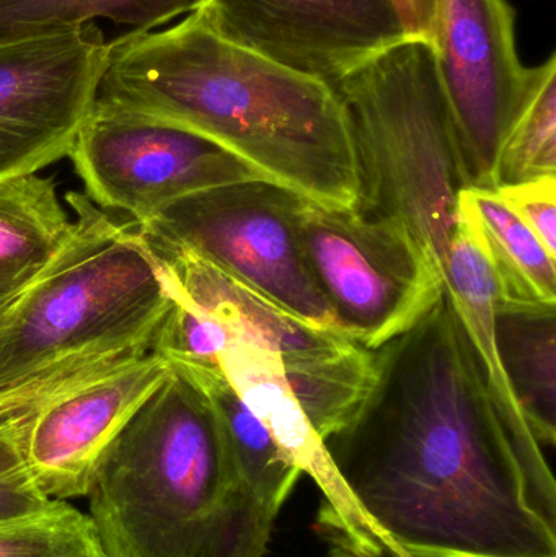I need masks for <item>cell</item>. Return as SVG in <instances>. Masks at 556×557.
I'll return each mask as SVG.
<instances>
[{
  "label": "cell",
  "mask_w": 556,
  "mask_h": 557,
  "mask_svg": "<svg viewBox=\"0 0 556 557\" xmlns=\"http://www.w3.org/2000/svg\"><path fill=\"white\" fill-rule=\"evenodd\" d=\"M74 231L52 176L0 180V305L41 276Z\"/></svg>",
  "instance_id": "cell-16"
},
{
  "label": "cell",
  "mask_w": 556,
  "mask_h": 557,
  "mask_svg": "<svg viewBox=\"0 0 556 557\" xmlns=\"http://www.w3.org/2000/svg\"><path fill=\"white\" fill-rule=\"evenodd\" d=\"M219 367L245 405L323 494L319 522L339 557H381L385 552L346 494L325 442L294 398L280 357L250 343L228 347Z\"/></svg>",
  "instance_id": "cell-13"
},
{
  "label": "cell",
  "mask_w": 556,
  "mask_h": 557,
  "mask_svg": "<svg viewBox=\"0 0 556 557\" xmlns=\"http://www.w3.org/2000/svg\"><path fill=\"white\" fill-rule=\"evenodd\" d=\"M302 201L276 183L251 180L185 196L136 227L193 251L296 317L339 331L300 240Z\"/></svg>",
  "instance_id": "cell-7"
},
{
  "label": "cell",
  "mask_w": 556,
  "mask_h": 557,
  "mask_svg": "<svg viewBox=\"0 0 556 557\" xmlns=\"http://www.w3.org/2000/svg\"><path fill=\"white\" fill-rule=\"evenodd\" d=\"M85 497L107 557H264L277 517L242 478L202 389L173 367Z\"/></svg>",
  "instance_id": "cell-3"
},
{
  "label": "cell",
  "mask_w": 556,
  "mask_h": 557,
  "mask_svg": "<svg viewBox=\"0 0 556 557\" xmlns=\"http://www.w3.org/2000/svg\"><path fill=\"white\" fill-rule=\"evenodd\" d=\"M69 159L97 208L127 212L136 225L185 196L267 180L208 137L97 101Z\"/></svg>",
  "instance_id": "cell-8"
},
{
  "label": "cell",
  "mask_w": 556,
  "mask_h": 557,
  "mask_svg": "<svg viewBox=\"0 0 556 557\" xmlns=\"http://www.w3.org/2000/svg\"><path fill=\"white\" fill-rule=\"evenodd\" d=\"M95 101L208 137L323 208L358 205L355 146L335 88L227 41L199 10L108 42Z\"/></svg>",
  "instance_id": "cell-2"
},
{
  "label": "cell",
  "mask_w": 556,
  "mask_h": 557,
  "mask_svg": "<svg viewBox=\"0 0 556 557\" xmlns=\"http://www.w3.org/2000/svg\"><path fill=\"white\" fill-rule=\"evenodd\" d=\"M205 393L214 409L232 458L245 483L274 513L299 481L300 468L277 444L267 425L251 412L219 366L169 363Z\"/></svg>",
  "instance_id": "cell-17"
},
{
  "label": "cell",
  "mask_w": 556,
  "mask_h": 557,
  "mask_svg": "<svg viewBox=\"0 0 556 557\" xmlns=\"http://www.w3.org/2000/svg\"><path fill=\"white\" fill-rule=\"evenodd\" d=\"M374 388L330 461L395 557H556V483L496 408L447 288L374 350Z\"/></svg>",
  "instance_id": "cell-1"
},
{
  "label": "cell",
  "mask_w": 556,
  "mask_h": 557,
  "mask_svg": "<svg viewBox=\"0 0 556 557\" xmlns=\"http://www.w3.org/2000/svg\"><path fill=\"white\" fill-rule=\"evenodd\" d=\"M156 352L95 373L22 418V447L39 490L54 500L87 496L95 467L169 373Z\"/></svg>",
  "instance_id": "cell-12"
},
{
  "label": "cell",
  "mask_w": 556,
  "mask_h": 557,
  "mask_svg": "<svg viewBox=\"0 0 556 557\" xmlns=\"http://www.w3.org/2000/svg\"><path fill=\"white\" fill-rule=\"evenodd\" d=\"M556 178V54L532 67L521 110L503 143L496 189Z\"/></svg>",
  "instance_id": "cell-21"
},
{
  "label": "cell",
  "mask_w": 556,
  "mask_h": 557,
  "mask_svg": "<svg viewBox=\"0 0 556 557\" xmlns=\"http://www.w3.org/2000/svg\"><path fill=\"white\" fill-rule=\"evenodd\" d=\"M107 55L95 25L0 45V180L33 175L71 156Z\"/></svg>",
  "instance_id": "cell-10"
},
{
  "label": "cell",
  "mask_w": 556,
  "mask_h": 557,
  "mask_svg": "<svg viewBox=\"0 0 556 557\" xmlns=\"http://www.w3.org/2000/svg\"><path fill=\"white\" fill-rule=\"evenodd\" d=\"M333 88L355 146V211L400 222L446 270L467 183L430 42L404 39Z\"/></svg>",
  "instance_id": "cell-5"
},
{
  "label": "cell",
  "mask_w": 556,
  "mask_h": 557,
  "mask_svg": "<svg viewBox=\"0 0 556 557\" xmlns=\"http://www.w3.org/2000/svg\"><path fill=\"white\" fill-rule=\"evenodd\" d=\"M496 195L556 258V178L502 186Z\"/></svg>",
  "instance_id": "cell-24"
},
{
  "label": "cell",
  "mask_w": 556,
  "mask_h": 557,
  "mask_svg": "<svg viewBox=\"0 0 556 557\" xmlns=\"http://www.w3.org/2000/svg\"><path fill=\"white\" fill-rule=\"evenodd\" d=\"M205 0H0V45L61 29L78 28L95 18L150 32L180 15L201 9Z\"/></svg>",
  "instance_id": "cell-20"
},
{
  "label": "cell",
  "mask_w": 556,
  "mask_h": 557,
  "mask_svg": "<svg viewBox=\"0 0 556 557\" xmlns=\"http://www.w3.org/2000/svg\"><path fill=\"white\" fill-rule=\"evenodd\" d=\"M75 231L28 287L0 307V421L152 350L170 308L162 264L139 228L67 193Z\"/></svg>",
  "instance_id": "cell-4"
},
{
  "label": "cell",
  "mask_w": 556,
  "mask_h": 557,
  "mask_svg": "<svg viewBox=\"0 0 556 557\" xmlns=\"http://www.w3.org/2000/svg\"><path fill=\"white\" fill-rule=\"evenodd\" d=\"M515 20L508 0H440L437 7L431 48L467 189L496 191L499 152L531 84Z\"/></svg>",
  "instance_id": "cell-9"
},
{
  "label": "cell",
  "mask_w": 556,
  "mask_h": 557,
  "mask_svg": "<svg viewBox=\"0 0 556 557\" xmlns=\"http://www.w3.org/2000/svg\"><path fill=\"white\" fill-rule=\"evenodd\" d=\"M49 499L29 473L22 447V419L0 421V523L42 512Z\"/></svg>",
  "instance_id": "cell-23"
},
{
  "label": "cell",
  "mask_w": 556,
  "mask_h": 557,
  "mask_svg": "<svg viewBox=\"0 0 556 557\" xmlns=\"http://www.w3.org/2000/svg\"><path fill=\"white\" fill-rule=\"evenodd\" d=\"M499 360L539 444L556 442V305L495 308Z\"/></svg>",
  "instance_id": "cell-18"
},
{
  "label": "cell",
  "mask_w": 556,
  "mask_h": 557,
  "mask_svg": "<svg viewBox=\"0 0 556 557\" xmlns=\"http://www.w3.org/2000/svg\"><path fill=\"white\" fill-rule=\"evenodd\" d=\"M0 557H107L90 517L54 500L42 512L0 523Z\"/></svg>",
  "instance_id": "cell-22"
},
{
  "label": "cell",
  "mask_w": 556,
  "mask_h": 557,
  "mask_svg": "<svg viewBox=\"0 0 556 557\" xmlns=\"http://www.w3.org/2000/svg\"><path fill=\"white\" fill-rule=\"evenodd\" d=\"M459 221L472 232L492 268L495 308L556 305V258L496 191L464 189Z\"/></svg>",
  "instance_id": "cell-15"
},
{
  "label": "cell",
  "mask_w": 556,
  "mask_h": 557,
  "mask_svg": "<svg viewBox=\"0 0 556 557\" xmlns=\"http://www.w3.org/2000/svg\"><path fill=\"white\" fill-rule=\"evenodd\" d=\"M144 238L162 264L170 287L227 324L238 343L274 354L283 366L332 356L355 344L339 331L296 317L193 251L149 235Z\"/></svg>",
  "instance_id": "cell-14"
},
{
  "label": "cell",
  "mask_w": 556,
  "mask_h": 557,
  "mask_svg": "<svg viewBox=\"0 0 556 557\" xmlns=\"http://www.w3.org/2000/svg\"><path fill=\"white\" fill-rule=\"evenodd\" d=\"M407 39L433 41L440 0H392Z\"/></svg>",
  "instance_id": "cell-25"
},
{
  "label": "cell",
  "mask_w": 556,
  "mask_h": 557,
  "mask_svg": "<svg viewBox=\"0 0 556 557\" xmlns=\"http://www.w3.org/2000/svg\"><path fill=\"white\" fill-rule=\"evenodd\" d=\"M299 232L338 330L365 349L405 333L446 290L443 268L395 219L304 199Z\"/></svg>",
  "instance_id": "cell-6"
},
{
  "label": "cell",
  "mask_w": 556,
  "mask_h": 557,
  "mask_svg": "<svg viewBox=\"0 0 556 557\" xmlns=\"http://www.w3.org/2000/svg\"><path fill=\"white\" fill-rule=\"evenodd\" d=\"M283 369L294 398L323 442L351 421L378 379L374 350L358 344Z\"/></svg>",
  "instance_id": "cell-19"
},
{
  "label": "cell",
  "mask_w": 556,
  "mask_h": 557,
  "mask_svg": "<svg viewBox=\"0 0 556 557\" xmlns=\"http://www.w3.org/2000/svg\"><path fill=\"white\" fill-rule=\"evenodd\" d=\"M198 10L227 41L332 87L407 39L392 0H205Z\"/></svg>",
  "instance_id": "cell-11"
}]
</instances>
